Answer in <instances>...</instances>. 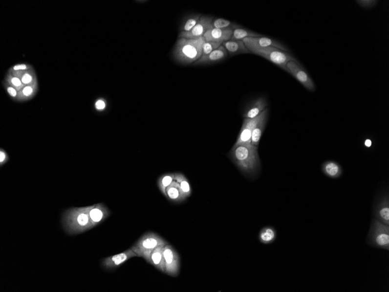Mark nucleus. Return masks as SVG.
Masks as SVG:
<instances>
[{"mask_svg":"<svg viewBox=\"0 0 389 292\" xmlns=\"http://www.w3.org/2000/svg\"><path fill=\"white\" fill-rule=\"evenodd\" d=\"M287 68L288 72L294 76L306 90L312 92L315 91V85L314 82L298 62L291 61L287 63Z\"/></svg>","mask_w":389,"mask_h":292,"instance_id":"6e6552de","label":"nucleus"},{"mask_svg":"<svg viewBox=\"0 0 389 292\" xmlns=\"http://www.w3.org/2000/svg\"><path fill=\"white\" fill-rule=\"evenodd\" d=\"M111 211L104 203H99L91 206L89 217L93 227L99 226L110 217Z\"/></svg>","mask_w":389,"mask_h":292,"instance_id":"4468645a","label":"nucleus"},{"mask_svg":"<svg viewBox=\"0 0 389 292\" xmlns=\"http://www.w3.org/2000/svg\"><path fill=\"white\" fill-rule=\"evenodd\" d=\"M21 81L24 85H29L33 83V77L29 74H25L21 78Z\"/></svg>","mask_w":389,"mask_h":292,"instance_id":"72a5a7b5","label":"nucleus"},{"mask_svg":"<svg viewBox=\"0 0 389 292\" xmlns=\"http://www.w3.org/2000/svg\"><path fill=\"white\" fill-rule=\"evenodd\" d=\"M205 42L203 36L196 39H179L174 50L175 60L184 65L196 62L202 56Z\"/></svg>","mask_w":389,"mask_h":292,"instance_id":"7ed1b4c3","label":"nucleus"},{"mask_svg":"<svg viewBox=\"0 0 389 292\" xmlns=\"http://www.w3.org/2000/svg\"><path fill=\"white\" fill-rule=\"evenodd\" d=\"M137 257V255L133 252L131 248L128 249L127 250L121 252L112 256L105 258L102 261V265L105 269L108 270H112L122 266L130 258Z\"/></svg>","mask_w":389,"mask_h":292,"instance_id":"ddd939ff","label":"nucleus"},{"mask_svg":"<svg viewBox=\"0 0 389 292\" xmlns=\"http://www.w3.org/2000/svg\"><path fill=\"white\" fill-rule=\"evenodd\" d=\"M258 147L241 145L232 149L229 154L231 160L246 178L256 179L261 171Z\"/></svg>","mask_w":389,"mask_h":292,"instance_id":"f257e3e1","label":"nucleus"},{"mask_svg":"<svg viewBox=\"0 0 389 292\" xmlns=\"http://www.w3.org/2000/svg\"><path fill=\"white\" fill-rule=\"evenodd\" d=\"M166 197L170 202L174 203H181L186 200L182 192L180 185L175 180L167 188Z\"/></svg>","mask_w":389,"mask_h":292,"instance_id":"aec40b11","label":"nucleus"},{"mask_svg":"<svg viewBox=\"0 0 389 292\" xmlns=\"http://www.w3.org/2000/svg\"><path fill=\"white\" fill-rule=\"evenodd\" d=\"M365 145L367 147H370L372 145V141L370 139H367L366 142H365Z\"/></svg>","mask_w":389,"mask_h":292,"instance_id":"4c0bfd02","label":"nucleus"},{"mask_svg":"<svg viewBox=\"0 0 389 292\" xmlns=\"http://www.w3.org/2000/svg\"><path fill=\"white\" fill-rule=\"evenodd\" d=\"M358 4H359L361 7L364 8H371L378 3L377 1H370V0H367V1H357Z\"/></svg>","mask_w":389,"mask_h":292,"instance_id":"473e14b6","label":"nucleus"},{"mask_svg":"<svg viewBox=\"0 0 389 292\" xmlns=\"http://www.w3.org/2000/svg\"><path fill=\"white\" fill-rule=\"evenodd\" d=\"M91 206L70 208L64 213L62 221L66 233L77 235L93 228L89 217Z\"/></svg>","mask_w":389,"mask_h":292,"instance_id":"f03ea898","label":"nucleus"},{"mask_svg":"<svg viewBox=\"0 0 389 292\" xmlns=\"http://www.w3.org/2000/svg\"><path fill=\"white\" fill-rule=\"evenodd\" d=\"M10 84L12 87L15 88L18 91H20L23 89V85L22 81L19 78L17 77L12 78L10 81Z\"/></svg>","mask_w":389,"mask_h":292,"instance_id":"7c9ffc66","label":"nucleus"},{"mask_svg":"<svg viewBox=\"0 0 389 292\" xmlns=\"http://www.w3.org/2000/svg\"><path fill=\"white\" fill-rule=\"evenodd\" d=\"M223 43L218 42H206L203 46L202 56L208 55L213 51L217 49Z\"/></svg>","mask_w":389,"mask_h":292,"instance_id":"cd10ccee","label":"nucleus"},{"mask_svg":"<svg viewBox=\"0 0 389 292\" xmlns=\"http://www.w3.org/2000/svg\"><path fill=\"white\" fill-rule=\"evenodd\" d=\"M35 84H32L24 87L18 93V99L26 100L31 98L35 95L36 90H37V88Z\"/></svg>","mask_w":389,"mask_h":292,"instance_id":"bb28decb","label":"nucleus"},{"mask_svg":"<svg viewBox=\"0 0 389 292\" xmlns=\"http://www.w3.org/2000/svg\"><path fill=\"white\" fill-rule=\"evenodd\" d=\"M9 160H10V157H9L7 152L4 149H0V166L2 167L5 165Z\"/></svg>","mask_w":389,"mask_h":292,"instance_id":"2f4dec72","label":"nucleus"},{"mask_svg":"<svg viewBox=\"0 0 389 292\" xmlns=\"http://www.w3.org/2000/svg\"><path fill=\"white\" fill-rule=\"evenodd\" d=\"M213 18L209 17H201L190 32H182L179 38L185 39H196L202 37L208 30L214 28Z\"/></svg>","mask_w":389,"mask_h":292,"instance_id":"9b49d317","label":"nucleus"},{"mask_svg":"<svg viewBox=\"0 0 389 292\" xmlns=\"http://www.w3.org/2000/svg\"><path fill=\"white\" fill-rule=\"evenodd\" d=\"M175 173H170L163 175L158 179L157 185L161 193L166 197L167 188L174 181Z\"/></svg>","mask_w":389,"mask_h":292,"instance_id":"393cba45","label":"nucleus"},{"mask_svg":"<svg viewBox=\"0 0 389 292\" xmlns=\"http://www.w3.org/2000/svg\"><path fill=\"white\" fill-rule=\"evenodd\" d=\"M223 46L231 54L250 53L242 41L229 40L223 42Z\"/></svg>","mask_w":389,"mask_h":292,"instance_id":"4be33fe9","label":"nucleus"},{"mask_svg":"<svg viewBox=\"0 0 389 292\" xmlns=\"http://www.w3.org/2000/svg\"><path fill=\"white\" fill-rule=\"evenodd\" d=\"M200 18V15H196L188 19L187 22L184 23L183 27H182V29L183 30L182 32H190V30H192L198 22Z\"/></svg>","mask_w":389,"mask_h":292,"instance_id":"c85d7f7f","label":"nucleus"},{"mask_svg":"<svg viewBox=\"0 0 389 292\" xmlns=\"http://www.w3.org/2000/svg\"><path fill=\"white\" fill-rule=\"evenodd\" d=\"M246 47L249 50L255 48H264L267 47H274L282 51H288V48L284 45L274 39L266 37L247 38L243 39Z\"/></svg>","mask_w":389,"mask_h":292,"instance_id":"9d476101","label":"nucleus"},{"mask_svg":"<svg viewBox=\"0 0 389 292\" xmlns=\"http://www.w3.org/2000/svg\"><path fill=\"white\" fill-rule=\"evenodd\" d=\"M7 92L12 97H16L18 96V94H17V91L14 88L12 87H8L7 88Z\"/></svg>","mask_w":389,"mask_h":292,"instance_id":"c9c22d12","label":"nucleus"},{"mask_svg":"<svg viewBox=\"0 0 389 292\" xmlns=\"http://www.w3.org/2000/svg\"><path fill=\"white\" fill-rule=\"evenodd\" d=\"M232 23L229 21L219 18L213 21V26L214 28L216 29H226L232 28Z\"/></svg>","mask_w":389,"mask_h":292,"instance_id":"c756f323","label":"nucleus"},{"mask_svg":"<svg viewBox=\"0 0 389 292\" xmlns=\"http://www.w3.org/2000/svg\"><path fill=\"white\" fill-rule=\"evenodd\" d=\"M322 171L327 177L336 179L343 174V169L340 164L333 160H327L322 165Z\"/></svg>","mask_w":389,"mask_h":292,"instance_id":"6ab92c4d","label":"nucleus"},{"mask_svg":"<svg viewBox=\"0 0 389 292\" xmlns=\"http://www.w3.org/2000/svg\"><path fill=\"white\" fill-rule=\"evenodd\" d=\"M174 180L180 185L182 193L185 199L189 198L192 194V188L187 178L181 173H174Z\"/></svg>","mask_w":389,"mask_h":292,"instance_id":"b1692460","label":"nucleus"},{"mask_svg":"<svg viewBox=\"0 0 389 292\" xmlns=\"http://www.w3.org/2000/svg\"><path fill=\"white\" fill-rule=\"evenodd\" d=\"M268 105L267 100L264 97H259L255 100L253 103L246 109L243 116L245 118H254L259 115L261 112L265 110Z\"/></svg>","mask_w":389,"mask_h":292,"instance_id":"f3484780","label":"nucleus"},{"mask_svg":"<svg viewBox=\"0 0 389 292\" xmlns=\"http://www.w3.org/2000/svg\"><path fill=\"white\" fill-rule=\"evenodd\" d=\"M233 29L213 28L208 30L203 35L206 42H218L223 43L230 40L233 35Z\"/></svg>","mask_w":389,"mask_h":292,"instance_id":"2eb2a0df","label":"nucleus"},{"mask_svg":"<svg viewBox=\"0 0 389 292\" xmlns=\"http://www.w3.org/2000/svg\"><path fill=\"white\" fill-rule=\"evenodd\" d=\"M367 245L372 247L389 250V226L372 219L367 238Z\"/></svg>","mask_w":389,"mask_h":292,"instance_id":"39448f33","label":"nucleus"},{"mask_svg":"<svg viewBox=\"0 0 389 292\" xmlns=\"http://www.w3.org/2000/svg\"><path fill=\"white\" fill-rule=\"evenodd\" d=\"M260 116L261 113L254 118H244L238 138L232 149H235L241 145H252L251 144L252 132L258 121L260 119Z\"/></svg>","mask_w":389,"mask_h":292,"instance_id":"1a4fd4ad","label":"nucleus"},{"mask_svg":"<svg viewBox=\"0 0 389 292\" xmlns=\"http://www.w3.org/2000/svg\"><path fill=\"white\" fill-rule=\"evenodd\" d=\"M251 37H261V35L257 33L251 31V30L244 29H235L233 30V35L230 40L242 41L245 38Z\"/></svg>","mask_w":389,"mask_h":292,"instance_id":"a878e982","label":"nucleus"},{"mask_svg":"<svg viewBox=\"0 0 389 292\" xmlns=\"http://www.w3.org/2000/svg\"><path fill=\"white\" fill-rule=\"evenodd\" d=\"M269 109L266 108L261 112V116L259 121L255 126L253 132L252 134L251 144L258 147L259 144L261 137L267 124V118H268Z\"/></svg>","mask_w":389,"mask_h":292,"instance_id":"dca6fc26","label":"nucleus"},{"mask_svg":"<svg viewBox=\"0 0 389 292\" xmlns=\"http://www.w3.org/2000/svg\"><path fill=\"white\" fill-rule=\"evenodd\" d=\"M169 244L166 240L152 232H148L143 235L130 248L137 255L150 262L151 253L155 248L159 246Z\"/></svg>","mask_w":389,"mask_h":292,"instance_id":"20e7f679","label":"nucleus"},{"mask_svg":"<svg viewBox=\"0 0 389 292\" xmlns=\"http://www.w3.org/2000/svg\"><path fill=\"white\" fill-rule=\"evenodd\" d=\"M227 56V52L226 48L223 45H220L217 49L213 51L208 55L200 57L195 63H194V65H205V64L218 62V61L224 59Z\"/></svg>","mask_w":389,"mask_h":292,"instance_id":"a211bd4d","label":"nucleus"},{"mask_svg":"<svg viewBox=\"0 0 389 292\" xmlns=\"http://www.w3.org/2000/svg\"><path fill=\"white\" fill-rule=\"evenodd\" d=\"M149 264L152 265L154 268L159 270L160 271L165 273V263L163 255V246H159V247L154 249L151 254Z\"/></svg>","mask_w":389,"mask_h":292,"instance_id":"412c9836","label":"nucleus"},{"mask_svg":"<svg viewBox=\"0 0 389 292\" xmlns=\"http://www.w3.org/2000/svg\"><path fill=\"white\" fill-rule=\"evenodd\" d=\"M165 258V273L172 277H177L180 272V257L172 245L167 244L163 247Z\"/></svg>","mask_w":389,"mask_h":292,"instance_id":"0eeeda50","label":"nucleus"},{"mask_svg":"<svg viewBox=\"0 0 389 292\" xmlns=\"http://www.w3.org/2000/svg\"><path fill=\"white\" fill-rule=\"evenodd\" d=\"M277 237V232L272 226H266L260 230L258 238L264 245H270L274 242Z\"/></svg>","mask_w":389,"mask_h":292,"instance_id":"5701e85b","label":"nucleus"},{"mask_svg":"<svg viewBox=\"0 0 389 292\" xmlns=\"http://www.w3.org/2000/svg\"><path fill=\"white\" fill-rule=\"evenodd\" d=\"M26 68L25 65H18L14 67V69L15 70L25 69Z\"/></svg>","mask_w":389,"mask_h":292,"instance_id":"e433bc0d","label":"nucleus"},{"mask_svg":"<svg viewBox=\"0 0 389 292\" xmlns=\"http://www.w3.org/2000/svg\"><path fill=\"white\" fill-rule=\"evenodd\" d=\"M95 107L98 111H103L106 108V103L104 100L100 99L96 102Z\"/></svg>","mask_w":389,"mask_h":292,"instance_id":"f704fd0d","label":"nucleus"},{"mask_svg":"<svg viewBox=\"0 0 389 292\" xmlns=\"http://www.w3.org/2000/svg\"><path fill=\"white\" fill-rule=\"evenodd\" d=\"M373 217L381 223L389 226V197L385 193L380 197L373 208Z\"/></svg>","mask_w":389,"mask_h":292,"instance_id":"f8f14e48","label":"nucleus"},{"mask_svg":"<svg viewBox=\"0 0 389 292\" xmlns=\"http://www.w3.org/2000/svg\"><path fill=\"white\" fill-rule=\"evenodd\" d=\"M250 51L254 54L265 58L288 72L287 63L291 61L297 62L296 58L290 53L274 47L255 48Z\"/></svg>","mask_w":389,"mask_h":292,"instance_id":"423d86ee","label":"nucleus"}]
</instances>
